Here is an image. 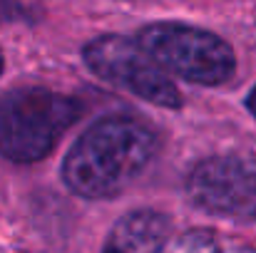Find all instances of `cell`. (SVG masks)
<instances>
[{
	"label": "cell",
	"instance_id": "30bf717a",
	"mask_svg": "<svg viewBox=\"0 0 256 253\" xmlns=\"http://www.w3.org/2000/svg\"><path fill=\"white\" fill-rule=\"evenodd\" d=\"M2 65H5V60H2V52H0V72H2Z\"/></svg>",
	"mask_w": 256,
	"mask_h": 253
},
{
	"label": "cell",
	"instance_id": "9c48e42d",
	"mask_svg": "<svg viewBox=\"0 0 256 253\" xmlns=\"http://www.w3.org/2000/svg\"><path fill=\"white\" fill-rule=\"evenodd\" d=\"M246 107L252 109V114L256 117V87L252 89V92H249V97H246Z\"/></svg>",
	"mask_w": 256,
	"mask_h": 253
},
{
	"label": "cell",
	"instance_id": "6da1fadb",
	"mask_svg": "<svg viewBox=\"0 0 256 253\" xmlns=\"http://www.w3.org/2000/svg\"><path fill=\"white\" fill-rule=\"evenodd\" d=\"M157 134L134 117H104L78 137L62 162V179L82 199L120 194L152 162Z\"/></svg>",
	"mask_w": 256,
	"mask_h": 253
},
{
	"label": "cell",
	"instance_id": "ba28073f",
	"mask_svg": "<svg viewBox=\"0 0 256 253\" xmlns=\"http://www.w3.org/2000/svg\"><path fill=\"white\" fill-rule=\"evenodd\" d=\"M30 20V7L20 0H0V22Z\"/></svg>",
	"mask_w": 256,
	"mask_h": 253
},
{
	"label": "cell",
	"instance_id": "5b68a950",
	"mask_svg": "<svg viewBox=\"0 0 256 253\" xmlns=\"http://www.w3.org/2000/svg\"><path fill=\"white\" fill-rule=\"evenodd\" d=\"M189 199L224 219L256 221V162L244 157H209L186 176Z\"/></svg>",
	"mask_w": 256,
	"mask_h": 253
},
{
	"label": "cell",
	"instance_id": "52a82bcc",
	"mask_svg": "<svg viewBox=\"0 0 256 253\" xmlns=\"http://www.w3.org/2000/svg\"><path fill=\"white\" fill-rule=\"evenodd\" d=\"M167 253H222V249L212 231L192 229V231H184L182 236H176Z\"/></svg>",
	"mask_w": 256,
	"mask_h": 253
},
{
	"label": "cell",
	"instance_id": "7a4b0ae2",
	"mask_svg": "<svg viewBox=\"0 0 256 253\" xmlns=\"http://www.w3.org/2000/svg\"><path fill=\"white\" fill-rule=\"evenodd\" d=\"M82 104L45 87H18L0 94V154L18 164L45 159L78 122Z\"/></svg>",
	"mask_w": 256,
	"mask_h": 253
},
{
	"label": "cell",
	"instance_id": "3957f363",
	"mask_svg": "<svg viewBox=\"0 0 256 253\" xmlns=\"http://www.w3.org/2000/svg\"><path fill=\"white\" fill-rule=\"evenodd\" d=\"M162 70L194 84H222L234 75V50L219 35L184 25V22H152L137 32L134 40Z\"/></svg>",
	"mask_w": 256,
	"mask_h": 253
},
{
	"label": "cell",
	"instance_id": "277c9868",
	"mask_svg": "<svg viewBox=\"0 0 256 253\" xmlns=\"http://www.w3.org/2000/svg\"><path fill=\"white\" fill-rule=\"evenodd\" d=\"M85 65L104 82L122 87L157 107H182V94L167 72L130 37L100 35L82 50Z\"/></svg>",
	"mask_w": 256,
	"mask_h": 253
},
{
	"label": "cell",
	"instance_id": "8992f818",
	"mask_svg": "<svg viewBox=\"0 0 256 253\" xmlns=\"http://www.w3.org/2000/svg\"><path fill=\"white\" fill-rule=\"evenodd\" d=\"M172 221L162 211L137 209L124 214L110 231L102 253H162Z\"/></svg>",
	"mask_w": 256,
	"mask_h": 253
}]
</instances>
